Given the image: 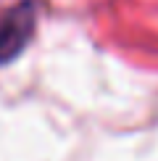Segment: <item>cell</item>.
Segmentation results:
<instances>
[{"mask_svg": "<svg viewBox=\"0 0 158 161\" xmlns=\"http://www.w3.org/2000/svg\"><path fill=\"white\" fill-rule=\"evenodd\" d=\"M3 56H8V50H5V45H3V40H0V58Z\"/></svg>", "mask_w": 158, "mask_h": 161, "instance_id": "6da1fadb", "label": "cell"}]
</instances>
